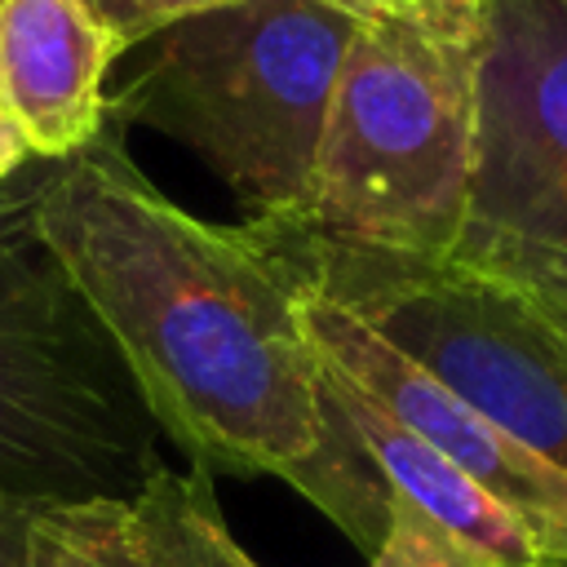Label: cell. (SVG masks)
<instances>
[{
    "label": "cell",
    "instance_id": "cell-14",
    "mask_svg": "<svg viewBox=\"0 0 567 567\" xmlns=\"http://www.w3.org/2000/svg\"><path fill=\"white\" fill-rule=\"evenodd\" d=\"M31 505L35 501H9V496H0V567H22Z\"/></svg>",
    "mask_w": 567,
    "mask_h": 567
},
{
    "label": "cell",
    "instance_id": "cell-2",
    "mask_svg": "<svg viewBox=\"0 0 567 567\" xmlns=\"http://www.w3.org/2000/svg\"><path fill=\"white\" fill-rule=\"evenodd\" d=\"M478 0L385 4L346 49L301 213L328 248L447 261L474 173Z\"/></svg>",
    "mask_w": 567,
    "mask_h": 567
},
{
    "label": "cell",
    "instance_id": "cell-15",
    "mask_svg": "<svg viewBox=\"0 0 567 567\" xmlns=\"http://www.w3.org/2000/svg\"><path fill=\"white\" fill-rule=\"evenodd\" d=\"M35 155H31V146H27V137L18 133V124L9 120V111L0 106V182L4 177H13L18 168H27Z\"/></svg>",
    "mask_w": 567,
    "mask_h": 567
},
{
    "label": "cell",
    "instance_id": "cell-12",
    "mask_svg": "<svg viewBox=\"0 0 567 567\" xmlns=\"http://www.w3.org/2000/svg\"><path fill=\"white\" fill-rule=\"evenodd\" d=\"M368 567H474L456 540L430 523L421 509H412L403 496L390 492V527L385 540L372 549Z\"/></svg>",
    "mask_w": 567,
    "mask_h": 567
},
{
    "label": "cell",
    "instance_id": "cell-3",
    "mask_svg": "<svg viewBox=\"0 0 567 567\" xmlns=\"http://www.w3.org/2000/svg\"><path fill=\"white\" fill-rule=\"evenodd\" d=\"M359 18L332 0H230L137 44L106 124L195 151L252 226H288L310 190Z\"/></svg>",
    "mask_w": 567,
    "mask_h": 567
},
{
    "label": "cell",
    "instance_id": "cell-6",
    "mask_svg": "<svg viewBox=\"0 0 567 567\" xmlns=\"http://www.w3.org/2000/svg\"><path fill=\"white\" fill-rule=\"evenodd\" d=\"M447 266L567 323V0H478V124Z\"/></svg>",
    "mask_w": 567,
    "mask_h": 567
},
{
    "label": "cell",
    "instance_id": "cell-10",
    "mask_svg": "<svg viewBox=\"0 0 567 567\" xmlns=\"http://www.w3.org/2000/svg\"><path fill=\"white\" fill-rule=\"evenodd\" d=\"M133 505L146 532L151 567H257L221 518L213 474L159 461Z\"/></svg>",
    "mask_w": 567,
    "mask_h": 567
},
{
    "label": "cell",
    "instance_id": "cell-13",
    "mask_svg": "<svg viewBox=\"0 0 567 567\" xmlns=\"http://www.w3.org/2000/svg\"><path fill=\"white\" fill-rule=\"evenodd\" d=\"M97 27L120 44V53L137 49L142 40L159 35L164 27L190 18V13H204V9H217V4H230V0H80Z\"/></svg>",
    "mask_w": 567,
    "mask_h": 567
},
{
    "label": "cell",
    "instance_id": "cell-5",
    "mask_svg": "<svg viewBox=\"0 0 567 567\" xmlns=\"http://www.w3.org/2000/svg\"><path fill=\"white\" fill-rule=\"evenodd\" d=\"M266 235L310 288L354 310L478 416L567 474V332L540 306L447 261L350 252L284 230Z\"/></svg>",
    "mask_w": 567,
    "mask_h": 567
},
{
    "label": "cell",
    "instance_id": "cell-17",
    "mask_svg": "<svg viewBox=\"0 0 567 567\" xmlns=\"http://www.w3.org/2000/svg\"><path fill=\"white\" fill-rule=\"evenodd\" d=\"M390 4H416V0H390Z\"/></svg>",
    "mask_w": 567,
    "mask_h": 567
},
{
    "label": "cell",
    "instance_id": "cell-18",
    "mask_svg": "<svg viewBox=\"0 0 567 567\" xmlns=\"http://www.w3.org/2000/svg\"><path fill=\"white\" fill-rule=\"evenodd\" d=\"M540 567H563V563H540Z\"/></svg>",
    "mask_w": 567,
    "mask_h": 567
},
{
    "label": "cell",
    "instance_id": "cell-9",
    "mask_svg": "<svg viewBox=\"0 0 567 567\" xmlns=\"http://www.w3.org/2000/svg\"><path fill=\"white\" fill-rule=\"evenodd\" d=\"M323 390L341 408L346 425L354 430L359 447L372 456L385 487L394 496H403L412 509H421L430 523H439L474 567H540V563H549L540 554V545L532 540V532L496 496H487L439 447H430L408 425H399L372 394H363L354 381H346L328 363H323Z\"/></svg>",
    "mask_w": 567,
    "mask_h": 567
},
{
    "label": "cell",
    "instance_id": "cell-8",
    "mask_svg": "<svg viewBox=\"0 0 567 567\" xmlns=\"http://www.w3.org/2000/svg\"><path fill=\"white\" fill-rule=\"evenodd\" d=\"M115 58L80 0H0V106L35 159H71L106 128Z\"/></svg>",
    "mask_w": 567,
    "mask_h": 567
},
{
    "label": "cell",
    "instance_id": "cell-1",
    "mask_svg": "<svg viewBox=\"0 0 567 567\" xmlns=\"http://www.w3.org/2000/svg\"><path fill=\"white\" fill-rule=\"evenodd\" d=\"M40 230L195 470L275 474L368 554L385 540L390 487L323 390L301 275L261 226L177 208L106 124L58 159Z\"/></svg>",
    "mask_w": 567,
    "mask_h": 567
},
{
    "label": "cell",
    "instance_id": "cell-16",
    "mask_svg": "<svg viewBox=\"0 0 567 567\" xmlns=\"http://www.w3.org/2000/svg\"><path fill=\"white\" fill-rule=\"evenodd\" d=\"M337 9H346V13H354V18H368V13H377V9H385L390 0H332Z\"/></svg>",
    "mask_w": 567,
    "mask_h": 567
},
{
    "label": "cell",
    "instance_id": "cell-4",
    "mask_svg": "<svg viewBox=\"0 0 567 567\" xmlns=\"http://www.w3.org/2000/svg\"><path fill=\"white\" fill-rule=\"evenodd\" d=\"M58 159L0 182V496L137 501L164 461L159 425L40 230Z\"/></svg>",
    "mask_w": 567,
    "mask_h": 567
},
{
    "label": "cell",
    "instance_id": "cell-7",
    "mask_svg": "<svg viewBox=\"0 0 567 567\" xmlns=\"http://www.w3.org/2000/svg\"><path fill=\"white\" fill-rule=\"evenodd\" d=\"M301 319L328 368H337L346 381L372 394L416 439L439 447L465 478H474L532 532V540L549 563L567 567V474H558L523 443H514L505 430H496L487 416H478L465 399H456L421 363L394 350L354 310L310 288L306 275H301Z\"/></svg>",
    "mask_w": 567,
    "mask_h": 567
},
{
    "label": "cell",
    "instance_id": "cell-11",
    "mask_svg": "<svg viewBox=\"0 0 567 567\" xmlns=\"http://www.w3.org/2000/svg\"><path fill=\"white\" fill-rule=\"evenodd\" d=\"M22 567H151L133 501H35Z\"/></svg>",
    "mask_w": 567,
    "mask_h": 567
},
{
    "label": "cell",
    "instance_id": "cell-19",
    "mask_svg": "<svg viewBox=\"0 0 567 567\" xmlns=\"http://www.w3.org/2000/svg\"><path fill=\"white\" fill-rule=\"evenodd\" d=\"M558 328H563V332H567V323H558Z\"/></svg>",
    "mask_w": 567,
    "mask_h": 567
}]
</instances>
